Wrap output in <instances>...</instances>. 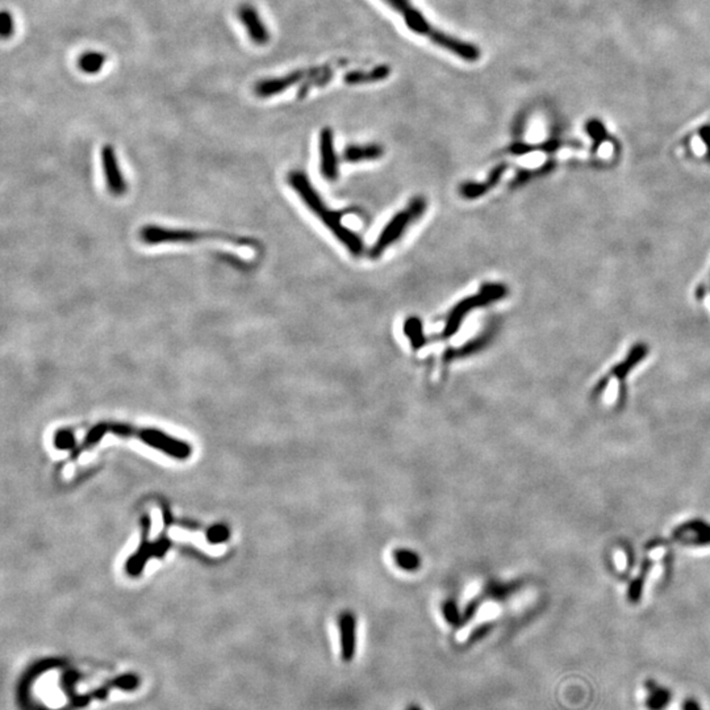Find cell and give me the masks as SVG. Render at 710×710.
Instances as JSON below:
<instances>
[{
  "instance_id": "1",
  "label": "cell",
  "mask_w": 710,
  "mask_h": 710,
  "mask_svg": "<svg viewBox=\"0 0 710 710\" xmlns=\"http://www.w3.org/2000/svg\"><path fill=\"white\" fill-rule=\"evenodd\" d=\"M288 183L306 207L320 219L324 225H326L331 229V232L341 241V244L348 249L353 255L358 257L362 254L364 248L361 237L355 235L348 226L342 224L339 213L333 212L325 206L319 193L313 188L306 174L300 171H293L288 175Z\"/></svg>"
},
{
  "instance_id": "2",
  "label": "cell",
  "mask_w": 710,
  "mask_h": 710,
  "mask_svg": "<svg viewBox=\"0 0 710 710\" xmlns=\"http://www.w3.org/2000/svg\"><path fill=\"white\" fill-rule=\"evenodd\" d=\"M391 7H393L397 12L404 16L405 23L413 32L428 36L434 43L445 48L446 50L457 55L462 59L475 62L480 58V50L471 43L460 41L454 37H450L445 33L433 28L428 20L418 12L416 8L408 0H386Z\"/></svg>"
},
{
  "instance_id": "3",
  "label": "cell",
  "mask_w": 710,
  "mask_h": 710,
  "mask_svg": "<svg viewBox=\"0 0 710 710\" xmlns=\"http://www.w3.org/2000/svg\"><path fill=\"white\" fill-rule=\"evenodd\" d=\"M139 238L146 245H162V244H190L201 239H224L237 246H253V242L244 237L221 235V233H204L197 230L168 228L161 225H145L139 230Z\"/></svg>"
},
{
  "instance_id": "4",
  "label": "cell",
  "mask_w": 710,
  "mask_h": 710,
  "mask_svg": "<svg viewBox=\"0 0 710 710\" xmlns=\"http://www.w3.org/2000/svg\"><path fill=\"white\" fill-rule=\"evenodd\" d=\"M508 293V288L502 283H489L480 288V291L463 299L451 309L446 320L442 335L445 338L453 337L460 331L462 322L471 313L482 306H487L504 299Z\"/></svg>"
},
{
  "instance_id": "5",
  "label": "cell",
  "mask_w": 710,
  "mask_h": 710,
  "mask_svg": "<svg viewBox=\"0 0 710 710\" xmlns=\"http://www.w3.org/2000/svg\"><path fill=\"white\" fill-rule=\"evenodd\" d=\"M426 210V200L424 197L413 199L402 212L396 213L390 223L387 224L380 236L377 237L374 246L370 250L371 258H379L384 251L392 246L400 237H403L406 229L417 221Z\"/></svg>"
},
{
  "instance_id": "6",
  "label": "cell",
  "mask_w": 710,
  "mask_h": 710,
  "mask_svg": "<svg viewBox=\"0 0 710 710\" xmlns=\"http://www.w3.org/2000/svg\"><path fill=\"white\" fill-rule=\"evenodd\" d=\"M100 161L106 186L113 196H123L126 193V183L123 172L120 170V164L117 159V154L111 145H104L100 150Z\"/></svg>"
},
{
  "instance_id": "7",
  "label": "cell",
  "mask_w": 710,
  "mask_h": 710,
  "mask_svg": "<svg viewBox=\"0 0 710 710\" xmlns=\"http://www.w3.org/2000/svg\"><path fill=\"white\" fill-rule=\"evenodd\" d=\"M309 74H310V70H297V71H293L284 77L261 81L255 86V92L258 97H262V98L278 95L280 92L293 87V84L306 82Z\"/></svg>"
},
{
  "instance_id": "8",
  "label": "cell",
  "mask_w": 710,
  "mask_h": 710,
  "mask_svg": "<svg viewBox=\"0 0 710 710\" xmlns=\"http://www.w3.org/2000/svg\"><path fill=\"white\" fill-rule=\"evenodd\" d=\"M320 170L326 181L338 178V158L335 150L333 132L325 128L320 135Z\"/></svg>"
},
{
  "instance_id": "9",
  "label": "cell",
  "mask_w": 710,
  "mask_h": 710,
  "mask_svg": "<svg viewBox=\"0 0 710 710\" xmlns=\"http://www.w3.org/2000/svg\"><path fill=\"white\" fill-rule=\"evenodd\" d=\"M238 17H239V21L246 29L248 36L250 37L251 41L257 45H265L270 41L268 29L254 7L248 6V4L239 7Z\"/></svg>"
},
{
  "instance_id": "10",
  "label": "cell",
  "mask_w": 710,
  "mask_h": 710,
  "mask_svg": "<svg viewBox=\"0 0 710 710\" xmlns=\"http://www.w3.org/2000/svg\"><path fill=\"white\" fill-rule=\"evenodd\" d=\"M644 689L647 691V697L644 700V705L649 710H666L672 701V692L666 687H660L655 680H646Z\"/></svg>"
},
{
  "instance_id": "11",
  "label": "cell",
  "mask_w": 710,
  "mask_h": 710,
  "mask_svg": "<svg viewBox=\"0 0 710 710\" xmlns=\"http://www.w3.org/2000/svg\"><path fill=\"white\" fill-rule=\"evenodd\" d=\"M505 171V166H499V168H495L489 178L484 183H466L460 187V195L464 196L466 199H475V197H480V196L487 194L489 191V188L495 187L500 178H502V174Z\"/></svg>"
},
{
  "instance_id": "12",
  "label": "cell",
  "mask_w": 710,
  "mask_h": 710,
  "mask_svg": "<svg viewBox=\"0 0 710 710\" xmlns=\"http://www.w3.org/2000/svg\"><path fill=\"white\" fill-rule=\"evenodd\" d=\"M341 655L345 662H350L355 655V627L350 615L341 620Z\"/></svg>"
},
{
  "instance_id": "13",
  "label": "cell",
  "mask_w": 710,
  "mask_h": 710,
  "mask_svg": "<svg viewBox=\"0 0 710 710\" xmlns=\"http://www.w3.org/2000/svg\"><path fill=\"white\" fill-rule=\"evenodd\" d=\"M383 155V148L380 145H351L344 152V158L348 162H364L375 161Z\"/></svg>"
},
{
  "instance_id": "14",
  "label": "cell",
  "mask_w": 710,
  "mask_h": 710,
  "mask_svg": "<svg viewBox=\"0 0 710 710\" xmlns=\"http://www.w3.org/2000/svg\"><path fill=\"white\" fill-rule=\"evenodd\" d=\"M391 69L386 65L377 66L368 72L363 71H351L345 75L344 81L348 84L370 83V82H377L383 81L390 75Z\"/></svg>"
},
{
  "instance_id": "15",
  "label": "cell",
  "mask_w": 710,
  "mask_h": 710,
  "mask_svg": "<svg viewBox=\"0 0 710 710\" xmlns=\"http://www.w3.org/2000/svg\"><path fill=\"white\" fill-rule=\"evenodd\" d=\"M106 62V56L100 52H86L78 59V68L84 74H98L103 69Z\"/></svg>"
},
{
  "instance_id": "16",
  "label": "cell",
  "mask_w": 710,
  "mask_h": 710,
  "mask_svg": "<svg viewBox=\"0 0 710 710\" xmlns=\"http://www.w3.org/2000/svg\"><path fill=\"white\" fill-rule=\"evenodd\" d=\"M404 333L409 338L413 348H420V346H422L425 344V337L422 333V324L417 317H411L406 320L404 325Z\"/></svg>"
},
{
  "instance_id": "17",
  "label": "cell",
  "mask_w": 710,
  "mask_h": 710,
  "mask_svg": "<svg viewBox=\"0 0 710 710\" xmlns=\"http://www.w3.org/2000/svg\"><path fill=\"white\" fill-rule=\"evenodd\" d=\"M698 137L701 139L704 148L701 150V153L698 154L700 159L701 161H705L710 164V126H702L700 130H698Z\"/></svg>"
},
{
  "instance_id": "18",
  "label": "cell",
  "mask_w": 710,
  "mask_h": 710,
  "mask_svg": "<svg viewBox=\"0 0 710 710\" xmlns=\"http://www.w3.org/2000/svg\"><path fill=\"white\" fill-rule=\"evenodd\" d=\"M14 30V17L12 14H10L8 11H3L1 14V27H0V32H1V37L4 40L12 37Z\"/></svg>"
},
{
  "instance_id": "19",
  "label": "cell",
  "mask_w": 710,
  "mask_h": 710,
  "mask_svg": "<svg viewBox=\"0 0 710 710\" xmlns=\"http://www.w3.org/2000/svg\"><path fill=\"white\" fill-rule=\"evenodd\" d=\"M680 709L702 710L701 709V707H700V704H698V701L695 700V698H691V697H689V698H685V700L682 701V705H680Z\"/></svg>"
},
{
  "instance_id": "20",
  "label": "cell",
  "mask_w": 710,
  "mask_h": 710,
  "mask_svg": "<svg viewBox=\"0 0 710 710\" xmlns=\"http://www.w3.org/2000/svg\"><path fill=\"white\" fill-rule=\"evenodd\" d=\"M701 290H702V291H701V295H700V296H701L702 299H705V297H709L710 299V273L709 278L707 279V280H704V283H702V286H701Z\"/></svg>"
},
{
  "instance_id": "21",
  "label": "cell",
  "mask_w": 710,
  "mask_h": 710,
  "mask_svg": "<svg viewBox=\"0 0 710 710\" xmlns=\"http://www.w3.org/2000/svg\"><path fill=\"white\" fill-rule=\"evenodd\" d=\"M406 710H422V709H421V708H420V707H417V705H412V707H409V708H408V709H406Z\"/></svg>"
}]
</instances>
